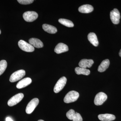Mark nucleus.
Here are the masks:
<instances>
[{"label": "nucleus", "instance_id": "aec40b11", "mask_svg": "<svg viewBox=\"0 0 121 121\" xmlns=\"http://www.w3.org/2000/svg\"><path fill=\"white\" fill-rule=\"evenodd\" d=\"M58 21L60 24L68 27H72L74 26V24L73 22L69 20L64 19H60Z\"/></svg>", "mask_w": 121, "mask_h": 121}, {"label": "nucleus", "instance_id": "5701e85b", "mask_svg": "<svg viewBox=\"0 0 121 121\" xmlns=\"http://www.w3.org/2000/svg\"><path fill=\"white\" fill-rule=\"evenodd\" d=\"M20 4H32L34 1L33 0H17Z\"/></svg>", "mask_w": 121, "mask_h": 121}, {"label": "nucleus", "instance_id": "7ed1b4c3", "mask_svg": "<svg viewBox=\"0 0 121 121\" xmlns=\"http://www.w3.org/2000/svg\"><path fill=\"white\" fill-rule=\"evenodd\" d=\"M38 17L37 13L34 11H28L23 14V17L25 21L27 22H32L35 21Z\"/></svg>", "mask_w": 121, "mask_h": 121}, {"label": "nucleus", "instance_id": "f3484780", "mask_svg": "<svg viewBox=\"0 0 121 121\" xmlns=\"http://www.w3.org/2000/svg\"><path fill=\"white\" fill-rule=\"evenodd\" d=\"M110 65L109 60L106 59L103 60L101 63L98 68V71L100 72L105 71L109 67Z\"/></svg>", "mask_w": 121, "mask_h": 121}, {"label": "nucleus", "instance_id": "cd10ccee", "mask_svg": "<svg viewBox=\"0 0 121 121\" xmlns=\"http://www.w3.org/2000/svg\"><path fill=\"white\" fill-rule=\"evenodd\" d=\"M1 31L0 30V34H1Z\"/></svg>", "mask_w": 121, "mask_h": 121}, {"label": "nucleus", "instance_id": "2eb2a0df", "mask_svg": "<svg viewBox=\"0 0 121 121\" xmlns=\"http://www.w3.org/2000/svg\"><path fill=\"white\" fill-rule=\"evenodd\" d=\"M94 8L91 5L85 4L79 7L78 11L82 13H89L93 12Z\"/></svg>", "mask_w": 121, "mask_h": 121}, {"label": "nucleus", "instance_id": "9d476101", "mask_svg": "<svg viewBox=\"0 0 121 121\" xmlns=\"http://www.w3.org/2000/svg\"><path fill=\"white\" fill-rule=\"evenodd\" d=\"M69 50L67 45L62 43H59L56 45L54 51L56 54H60L65 52H66Z\"/></svg>", "mask_w": 121, "mask_h": 121}, {"label": "nucleus", "instance_id": "4468645a", "mask_svg": "<svg viewBox=\"0 0 121 121\" xmlns=\"http://www.w3.org/2000/svg\"><path fill=\"white\" fill-rule=\"evenodd\" d=\"M98 117L99 120L102 121H112L115 119V117L114 115L110 114H99Z\"/></svg>", "mask_w": 121, "mask_h": 121}, {"label": "nucleus", "instance_id": "f03ea898", "mask_svg": "<svg viewBox=\"0 0 121 121\" xmlns=\"http://www.w3.org/2000/svg\"><path fill=\"white\" fill-rule=\"evenodd\" d=\"M25 75V71L24 70H20L15 72L12 74L9 78V81L14 82L20 80Z\"/></svg>", "mask_w": 121, "mask_h": 121}, {"label": "nucleus", "instance_id": "f257e3e1", "mask_svg": "<svg viewBox=\"0 0 121 121\" xmlns=\"http://www.w3.org/2000/svg\"><path fill=\"white\" fill-rule=\"evenodd\" d=\"M79 97V94L75 91H69L65 95L64 99V102L66 103H70L76 101Z\"/></svg>", "mask_w": 121, "mask_h": 121}, {"label": "nucleus", "instance_id": "423d86ee", "mask_svg": "<svg viewBox=\"0 0 121 121\" xmlns=\"http://www.w3.org/2000/svg\"><path fill=\"white\" fill-rule=\"evenodd\" d=\"M24 97L23 93H20L12 97L8 101V105L9 106H13L19 103L23 99Z\"/></svg>", "mask_w": 121, "mask_h": 121}, {"label": "nucleus", "instance_id": "ddd939ff", "mask_svg": "<svg viewBox=\"0 0 121 121\" xmlns=\"http://www.w3.org/2000/svg\"><path fill=\"white\" fill-rule=\"evenodd\" d=\"M29 42L34 47L40 48H43V42L40 40L36 38H31L29 39Z\"/></svg>", "mask_w": 121, "mask_h": 121}, {"label": "nucleus", "instance_id": "a878e982", "mask_svg": "<svg viewBox=\"0 0 121 121\" xmlns=\"http://www.w3.org/2000/svg\"><path fill=\"white\" fill-rule=\"evenodd\" d=\"M119 55L121 57V49L119 52Z\"/></svg>", "mask_w": 121, "mask_h": 121}, {"label": "nucleus", "instance_id": "6ab92c4d", "mask_svg": "<svg viewBox=\"0 0 121 121\" xmlns=\"http://www.w3.org/2000/svg\"><path fill=\"white\" fill-rule=\"evenodd\" d=\"M75 70V73L78 75L83 74L88 75L90 73V71L89 69L80 67L76 68Z\"/></svg>", "mask_w": 121, "mask_h": 121}, {"label": "nucleus", "instance_id": "b1692460", "mask_svg": "<svg viewBox=\"0 0 121 121\" xmlns=\"http://www.w3.org/2000/svg\"><path fill=\"white\" fill-rule=\"evenodd\" d=\"M73 121H82V118L80 114L76 112L75 115L73 119Z\"/></svg>", "mask_w": 121, "mask_h": 121}, {"label": "nucleus", "instance_id": "bb28decb", "mask_svg": "<svg viewBox=\"0 0 121 121\" xmlns=\"http://www.w3.org/2000/svg\"><path fill=\"white\" fill-rule=\"evenodd\" d=\"M38 121H43V120H41V119H40V120H39Z\"/></svg>", "mask_w": 121, "mask_h": 121}, {"label": "nucleus", "instance_id": "4be33fe9", "mask_svg": "<svg viewBox=\"0 0 121 121\" xmlns=\"http://www.w3.org/2000/svg\"><path fill=\"white\" fill-rule=\"evenodd\" d=\"M76 114L75 111L73 109H70L66 113V117L70 120H73Z\"/></svg>", "mask_w": 121, "mask_h": 121}, {"label": "nucleus", "instance_id": "0eeeda50", "mask_svg": "<svg viewBox=\"0 0 121 121\" xmlns=\"http://www.w3.org/2000/svg\"><path fill=\"white\" fill-rule=\"evenodd\" d=\"M67 82V78L65 77H62L57 82L54 87V92L56 93H59L62 90L65 86Z\"/></svg>", "mask_w": 121, "mask_h": 121}, {"label": "nucleus", "instance_id": "dca6fc26", "mask_svg": "<svg viewBox=\"0 0 121 121\" xmlns=\"http://www.w3.org/2000/svg\"><path fill=\"white\" fill-rule=\"evenodd\" d=\"M88 39L91 43L95 47H97L99 44L97 36L95 33L91 32L89 33L88 35Z\"/></svg>", "mask_w": 121, "mask_h": 121}, {"label": "nucleus", "instance_id": "9b49d317", "mask_svg": "<svg viewBox=\"0 0 121 121\" xmlns=\"http://www.w3.org/2000/svg\"><path fill=\"white\" fill-rule=\"evenodd\" d=\"M32 82V80L30 78H25L19 81L17 84L16 87L17 89H21L26 87Z\"/></svg>", "mask_w": 121, "mask_h": 121}, {"label": "nucleus", "instance_id": "39448f33", "mask_svg": "<svg viewBox=\"0 0 121 121\" xmlns=\"http://www.w3.org/2000/svg\"><path fill=\"white\" fill-rule=\"evenodd\" d=\"M39 100L37 98L32 99L26 107V112L28 114H30L35 110V108L39 104Z\"/></svg>", "mask_w": 121, "mask_h": 121}, {"label": "nucleus", "instance_id": "393cba45", "mask_svg": "<svg viewBox=\"0 0 121 121\" xmlns=\"http://www.w3.org/2000/svg\"><path fill=\"white\" fill-rule=\"evenodd\" d=\"M6 121H13L12 118L9 117H7V118H6Z\"/></svg>", "mask_w": 121, "mask_h": 121}, {"label": "nucleus", "instance_id": "6e6552de", "mask_svg": "<svg viewBox=\"0 0 121 121\" xmlns=\"http://www.w3.org/2000/svg\"><path fill=\"white\" fill-rule=\"evenodd\" d=\"M107 98V95L105 93L99 92L95 95L94 102L96 105H101L105 101Z\"/></svg>", "mask_w": 121, "mask_h": 121}, {"label": "nucleus", "instance_id": "a211bd4d", "mask_svg": "<svg viewBox=\"0 0 121 121\" xmlns=\"http://www.w3.org/2000/svg\"><path fill=\"white\" fill-rule=\"evenodd\" d=\"M43 28L45 31L50 34H55L57 31V29L55 27L47 24L43 25Z\"/></svg>", "mask_w": 121, "mask_h": 121}, {"label": "nucleus", "instance_id": "f8f14e48", "mask_svg": "<svg viewBox=\"0 0 121 121\" xmlns=\"http://www.w3.org/2000/svg\"><path fill=\"white\" fill-rule=\"evenodd\" d=\"M94 63L93 60L83 59L80 60L79 63V67L84 68H86L87 67L90 68Z\"/></svg>", "mask_w": 121, "mask_h": 121}, {"label": "nucleus", "instance_id": "1a4fd4ad", "mask_svg": "<svg viewBox=\"0 0 121 121\" xmlns=\"http://www.w3.org/2000/svg\"><path fill=\"white\" fill-rule=\"evenodd\" d=\"M110 17L112 22L114 24H117L119 23L121 18L120 13L117 9H114L110 13Z\"/></svg>", "mask_w": 121, "mask_h": 121}, {"label": "nucleus", "instance_id": "412c9836", "mask_svg": "<svg viewBox=\"0 0 121 121\" xmlns=\"http://www.w3.org/2000/svg\"><path fill=\"white\" fill-rule=\"evenodd\" d=\"M7 66V63L6 60H2L0 61V75L4 73Z\"/></svg>", "mask_w": 121, "mask_h": 121}, {"label": "nucleus", "instance_id": "20e7f679", "mask_svg": "<svg viewBox=\"0 0 121 121\" xmlns=\"http://www.w3.org/2000/svg\"><path fill=\"white\" fill-rule=\"evenodd\" d=\"M18 45L21 50L27 52H31L35 51V48L30 43L22 40L18 42Z\"/></svg>", "mask_w": 121, "mask_h": 121}]
</instances>
